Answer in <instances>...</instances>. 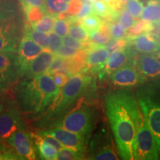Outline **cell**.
<instances>
[{
  "instance_id": "6da1fadb",
  "label": "cell",
  "mask_w": 160,
  "mask_h": 160,
  "mask_svg": "<svg viewBox=\"0 0 160 160\" xmlns=\"http://www.w3.org/2000/svg\"><path fill=\"white\" fill-rule=\"evenodd\" d=\"M106 117L120 157L137 160V137L142 111L137 97L128 89L108 91L104 99Z\"/></svg>"
},
{
  "instance_id": "7a4b0ae2",
  "label": "cell",
  "mask_w": 160,
  "mask_h": 160,
  "mask_svg": "<svg viewBox=\"0 0 160 160\" xmlns=\"http://www.w3.org/2000/svg\"><path fill=\"white\" fill-rule=\"evenodd\" d=\"M53 77L48 73L24 79L16 91V102L24 113L43 114L54 102L60 93Z\"/></svg>"
},
{
  "instance_id": "3957f363",
  "label": "cell",
  "mask_w": 160,
  "mask_h": 160,
  "mask_svg": "<svg viewBox=\"0 0 160 160\" xmlns=\"http://www.w3.org/2000/svg\"><path fill=\"white\" fill-rule=\"evenodd\" d=\"M91 82V78L83 73L71 76L67 83L60 90L56 101L41 115L38 121V127L47 128L52 122L62 117L72 110Z\"/></svg>"
},
{
  "instance_id": "277c9868",
  "label": "cell",
  "mask_w": 160,
  "mask_h": 160,
  "mask_svg": "<svg viewBox=\"0 0 160 160\" xmlns=\"http://www.w3.org/2000/svg\"><path fill=\"white\" fill-rule=\"evenodd\" d=\"M136 97L154 136L160 156V79L147 81L139 86Z\"/></svg>"
},
{
  "instance_id": "5b68a950",
  "label": "cell",
  "mask_w": 160,
  "mask_h": 160,
  "mask_svg": "<svg viewBox=\"0 0 160 160\" xmlns=\"http://www.w3.org/2000/svg\"><path fill=\"white\" fill-rule=\"evenodd\" d=\"M96 122L95 111L85 103L79 104L65 115L52 122L46 128L59 127L91 139Z\"/></svg>"
},
{
  "instance_id": "8992f818",
  "label": "cell",
  "mask_w": 160,
  "mask_h": 160,
  "mask_svg": "<svg viewBox=\"0 0 160 160\" xmlns=\"http://www.w3.org/2000/svg\"><path fill=\"white\" fill-rule=\"evenodd\" d=\"M87 150L90 160H122L105 123L101 124L92 134Z\"/></svg>"
},
{
  "instance_id": "52a82bcc",
  "label": "cell",
  "mask_w": 160,
  "mask_h": 160,
  "mask_svg": "<svg viewBox=\"0 0 160 160\" xmlns=\"http://www.w3.org/2000/svg\"><path fill=\"white\" fill-rule=\"evenodd\" d=\"M21 110L14 103L8 102L0 111V144L6 142L12 134L20 130H27Z\"/></svg>"
},
{
  "instance_id": "ba28073f",
  "label": "cell",
  "mask_w": 160,
  "mask_h": 160,
  "mask_svg": "<svg viewBox=\"0 0 160 160\" xmlns=\"http://www.w3.org/2000/svg\"><path fill=\"white\" fill-rule=\"evenodd\" d=\"M137 160H159V153L154 136L141 113L137 137Z\"/></svg>"
},
{
  "instance_id": "9c48e42d",
  "label": "cell",
  "mask_w": 160,
  "mask_h": 160,
  "mask_svg": "<svg viewBox=\"0 0 160 160\" xmlns=\"http://www.w3.org/2000/svg\"><path fill=\"white\" fill-rule=\"evenodd\" d=\"M110 81L117 88L129 89L142 85L147 79L140 73L135 61H133L113 72L110 76Z\"/></svg>"
},
{
  "instance_id": "30bf717a",
  "label": "cell",
  "mask_w": 160,
  "mask_h": 160,
  "mask_svg": "<svg viewBox=\"0 0 160 160\" xmlns=\"http://www.w3.org/2000/svg\"><path fill=\"white\" fill-rule=\"evenodd\" d=\"M20 67L16 53H0V93L11 88L19 78Z\"/></svg>"
},
{
  "instance_id": "8fae6325",
  "label": "cell",
  "mask_w": 160,
  "mask_h": 160,
  "mask_svg": "<svg viewBox=\"0 0 160 160\" xmlns=\"http://www.w3.org/2000/svg\"><path fill=\"white\" fill-rule=\"evenodd\" d=\"M37 133L39 135L51 136L56 138L64 148L83 152H86L90 141L85 136L59 127H52L41 130Z\"/></svg>"
},
{
  "instance_id": "7c38bea8",
  "label": "cell",
  "mask_w": 160,
  "mask_h": 160,
  "mask_svg": "<svg viewBox=\"0 0 160 160\" xmlns=\"http://www.w3.org/2000/svg\"><path fill=\"white\" fill-rule=\"evenodd\" d=\"M6 143L26 160H39L33 141V133L28 131V129L16 132L7 139Z\"/></svg>"
},
{
  "instance_id": "4fadbf2b",
  "label": "cell",
  "mask_w": 160,
  "mask_h": 160,
  "mask_svg": "<svg viewBox=\"0 0 160 160\" xmlns=\"http://www.w3.org/2000/svg\"><path fill=\"white\" fill-rule=\"evenodd\" d=\"M54 57L55 54L49 49L44 50L20 72L19 78L29 79L47 73Z\"/></svg>"
},
{
  "instance_id": "5bb4252c",
  "label": "cell",
  "mask_w": 160,
  "mask_h": 160,
  "mask_svg": "<svg viewBox=\"0 0 160 160\" xmlns=\"http://www.w3.org/2000/svg\"><path fill=\"white\" fill-rule=\"evenodd\" d=\"M135 62L140 73L147 81L160 79V53H142Z\"/></svg>"
},
{
  "instance_id": "9a60e30c",
  "label": "cell",
  "mask_w": 160,
  "mask_h": 160,
  "mask_svg": "<svg viewBox=\"0 0 160 160\" xmlns=\"http://www.w3.org/2000/svg\"><path fill=\"white\" fill-rule=\"evenodd\" d=\"M134 52L127 46L122 49L111 53L104 68L99 73V79L103 80L107 77H110L117 70L127 65L131 58L134 57Z\"/></svg>"
},
{
  "instance_id": "2e32d148",
  "label": "cell",
  "mask_w": 160,
  "mask_h": 160,
  "mask_svg": "<svg viewBox=\"0 0 160 160\" xmlns=\"http://www.w3.org/2000/svg\"><path fill=\"white\" fill-rule=\"evenodd\" d=\"M43 49V48H42L29 37L25 36L22 38L19 42L17 52L20 67L19 73L32 60L35 59L44 51Z\"/></svg>"
},
{
  "instance_id": "e0dca14e",
  "label": "cell",
  "mask_w": 160,
  "mask_h": 160,
  "mask_svg": "<svg viewBox=\"0 0 160 160\" xmlns=\"http://www.w3.org/2000/svg\"><path fill=\"white\" fill-rule=\"evenodd\" d=\"M109 56L110 52L105 46L99 45L98 47L93 48L87 56L83 72L99 73L105 67Z\"/></svg>"
},
{
  "instance_id": "ac0fdd59",
  "label": "cell",
  "mask_w": 160,
  "mask_h": 160,
  "mask_svg": "<svg viewBox=\"0 0 160 160\" xmlns=\"http://www.w3.org/2000/svg\"><path fill=\"white\" fill-rule=\"evenodd\" d=\"M132 40L134 48L142 53H156L160 50V42L148 33L136 37Z\"/></svg>"
},
{
  "instance_id": "d6986e66",
  "label": "cell",
  "mask_w": 160,
  "mask_h": 160,
  "mask_svg": "<svg viewBox=\"0 0 160 160\" xmlns=\"http://www.w3.org/2000/svg\"><path fill=\"white\" fill-rule=\"evenodd\" d=\"M19 45V38L14 32L0 26V53H17Z\"/></svg>"
},
{
  "instance_id": "ffe728a7",
  "label": "cell",
  "mask_w": 160,
  "mask_h": 160,
  "mask_svg": "<svg viewBox=\"0 0 160 160\" xmlns=\"http://www.w3.org/2000/svg\"><path fill=\"white\" fill-rule=\"evenodd\" d=\"M33 141L38 155L41 160H57L58 151L54 147L44 141L41 136L33 134Z\"/></svg>"
},
{
  "instance_id": "44dd1931",
  "label": "cell",
  "mask_w": 160,
  "mask_h": 160,
  "mask_svg": "<svg viewBox=\"0 0 160 160\" xmlns=\"http://www.w3.org/2000/svg\"><path fill=\"white\" fill-rule=\"evenodd\" d=\"M18 13V7L14 0L0 1V22L15 19Z\"/></svg>"
},
{
  "instance_id": "7402d4cb",
  "label": "cell",
  "mask_w": 160,
  "mask_h": 160,
  "mask_svg": "<svg viewBox=\"0 0 160 160\" xmlns=\"http://www.w3.org/2000/svg\"><path fill=\"white\" fill-rule=\"evenodd\" d=\"M141 19L152 23H157L160 22V4L153 2L148 4L143 8L142 12Z\"/></svg>"
},
{
  "instance_id": "603a6c76",
  "label": "cell",
  "mask_w": 160,
  "mask_h": 160,
  "mask_svg": "<svg viewBox=\"0 0 160 160\" xmlns=\"http://www.w3.org/2000/svg\"><path fill=\"white\" fill-rule=\"evenodd\" d=\"M29 37L36 43L39 45L44 49H48L49 48V37L48 34L43 32L37 31L33 28L28 26L25 28V35Z\"/></svg>"
},
{
  "instance_id": "cb8c5ba5",
  "label": "cell",
  "mask_w": 160,
  "mask_h": 160,
  "mask_svg": "<svg viewBox=\"0 0 160 160\" xmlns=\"http://www.w3.org/2000/svg\"><path fill=\"white\" fill-rule=\"evenodd\" d=\"M45 7L48 14L56 17L59 13L67 12L68 10L69 3L65 0H45Z\"/></svg>"
},
{
  "instance_id": "d4e9b609",
  "label": "cell",
  "mask_w": 160,
  "mask_h": 160,
  "mask_svg": "<svg viewBox=\"0 0 160 160\" xmlns=\"http://www.w3.org/2000/svg\"><path fill=\"white\" fill-rule=\"evenodd\" d=\"M153 23L145 20H139L137 24L133 26L131 28L128 30L127 37L129 39H132L137 36L145 33H149L153 29Z\"/></svg>"
},
{
  "instance_id": "484cf974",
  "label": "cell",
  "mask_w": 160,
  "mask_h": 160,
  "mask_svg": "<svg viewBox=\"0 0 160 160\" xmlns=\"http://www.w3.org/2000/svg\"><path fill=\"white\" fill-rule=\"evenodd\" d=\"M111 36L109 31V28L108 26L102 25L99 31L93 32L90 34V39L92 43L97 45H106L111 41Z\"/></svg>"
},
{
  "instance_id": "4316f807",
  "label": "cell",
  "mask_w": 160,
  "mask_h": 160,
  "mask_svg": "<svg viewBox=\"0 0 160 160\" xmlns=\"http://www.w3.org/2000/svg\"><path fill=\"white\" fill-rule=\"evenodd\" d=\"M56 22L55 16L51 14H45L37 22L31 24V26L37 31L43 33H50L53 29Z\"/></svg>"
},
{
  "instance_id": "83f0119b",
  "label": "cell",
  "mask_w": 160,
  "mask_h": 160,
  "mask_svg": "<svg viewBox=\"0 0 160 160\" xmlns=\"http://www.w3.org/2000/svg\"><path fill=\"white\" fill-rule=\"evenodd\" d=\"M91 5L93 12L97 16L103 18L112 17L117 19V13H115L114 11L111 8V7L105 2L102 1V0H97V1L92 2Z\"/></svg>"
},
{
  "instance_id": "f1b7e54d",
  "label": "cell",
  "mask_w": 160,
  "mask_h": 160,
  "mask_svg": "<svg viewBox=\"0 0 160 160\" xmlns=\"http://www.w3.org/2000/svg\"><path fill=\"white\" fill-rule=\"evenodd\" d=\"M28 22L33 24L39 22L47 13L46 10L37 6H22Z\"/></svg>"
},
{
  "instance_id": "f546056e",
  "label": "cell",
  "mask_w": 160,
  "mask_h": 160,
  "mask_svg": "<svg viewBox=\"0 0 160 160\" xmlns=\"http://www.w3.org/2000/svg\"><path fill=\"white\" fill-rule=\"evenodd\" d=\"M82 25L88 32L90 35L93 32L99 31L102 25V22L101 19L97 14L91 13V15L82 19Z\"/></svg>"
},
{
  "instance_id": "4dcf8cb0",
  "label": "cell",
  "mask_w": 160,
  "mask_h": 160,
  "mask_svg": "<svg viewBox=\"0 0 160 160\" xmlns=\"http://www.w3.org/2000/svg\"><path fill=\"white\" fill-rule=\"evenodd\" d=\"M86 152L63 148L58 151L57 160H83Z\"/></svg>"
},
{
  "instance_id": "1f68e13d",
  "label": "cell",
  "mask_w": 160,
  "mask_h": 160,
  "mask_svg": "<svg viewBox=\"0 0 160 160\" xmlns=\"http://www.w3.org/2000/svg\"><path fill=\"white\" fill-rule=\"evenodd\" d=\"M57 72H63L68 75V59L55 56L47 73L52 75L55 74Z\"/></svg>"
},
{
  "instance_id": "d6a6232c",
  "label": "cell",
  "mask_w": 160,
  "mask_h": 160,
  "mask_svg": "<svg viewBox=\"0 0 160 160\" xmlns=\"http://www.w3.org/2000/svg\"><path fill=\"white\" fill-rule=\"evenodd\" d=\"M69 36L73 39L78 40V41L85 42L88 41L90 39V35L85 28L82 25H76V24H72L70 26L69 28Z\"/></svg>"
},
{
  "instance_id": "836d02e7",
  "label": "cell",
  "mask_w": 160,
  "mask_h": 160,
  "mask_svg": "<svg viewBox=\"0 0 160 160\" xmlns=\"http://www.w3.org/2000/svg\"><path fill=\"white\" fill-rule=\"evenodd\" d=\"M0 160H26L22 156L5 144H0Z\"/></svg>"
},
{
  "instance_id": "e575fe53",
  "label": "cell",
  "mask_w": 160,
  "mask_h": 160,
  "mask_svg": "<svg viewBox=\"0 0 160 160\" xmlns=\"http://www.w3.org/2000/svg\"><path fill=\"white\" fill-rule=\"evenodd\" d=\"M119 22L126 31L131 28L133 25H136L139 20L136 19L134 17H133L131 13H129L127 9L123 8L119 12V15L117 17Z\"/></svg>"
},
{
  "instance_id": "d590c367",
  "label": "cell",
  "mask_w": 160,
  "mask_h": 160,
  "mask_svg": "<svg viewBox=\"0 0 160 160\" xmlns=\"http://www.w3.org/2000/svg\"><path fill=\"white\" fill-rule=\"evenodd\" d=\"M108 28L111 37L113 39H124L125 37H127V31L120 25L119 22H115L111 23Z\"/></svg>"
},
{
  "instance_id": "8d00e7d4",
  "label": "cell",
  "mask_w": 160,
  "mask_h": 160,
  "mask_svg": "<svg viewBox=\"0 0 160 160\" xmlns=\"http://www.w3.org/2000/svg\"><path fill=\"white\" fill-rule=\"evenodd\" d=\"M125 7L129 13L135 18L141 17L144 8V5L138 0H128L126 3Z\"/></svg>"
},
{
  "instance_id": "74e56055",
  "label": "cell",
  "mask_w": 160,
  "mask_h": 160,
  "mask_svg": "<svg viewBox=\"0 0 160 160\" xmlns=\"http://www.w3.org/2000/svg\"><path fill=\"white\" fill-rule=\"evenodd\" d=\"M69 28L70 26L68 21L62 19H58L56 20L53 31L59 37L64 38L68 36V33H69Z\"/></svg>"
},
{
  "instance_id": "f35d334b",
  "label": "cell",
  "mask_w": 160,
  "mask_h": 160,
  "mask_svg": "<svg viewBox=\"0 0 160 160\" xmlns=\"http://www.w3.org/2000/svg\"><path fill=\"white\" fill-rule=\"evenodd\" d=\"M49 37V48L48 49L53 53L57 51V50L62 45L63 39L61 37L57 35L55 32H50L48 33Z\"/></svg>"
},
{
  "instance_id": "ab89813d",
  "label": "cell",
  "mask_w": 160,
  "mask_h": 160,
  "mask_svg": "<svg viewBox=\"0 0 160 160\" xmlns=\"http://www.w3.org/2000/svg\"><path fill=\"white\" fill-rule=\"evenodd\" d=\"M128 45L127 39H113L112 41H110L107 45L105 46L107 49L108 50L110 53L119 51L120 49H122Z\"/></svg>"
},
{
  "instance_id": "60d3db41",
  "label": "cell",
  "mask_w": 160,
  "mask_h": 160,
  "mask_svg": "<svg viewBox=\"0 0 160 160\" xmlns=\"http://www.w3.org/2000/svg\"><path fill=\"white\" fill-rule=\"evenodd\" d=\"M78 51H77V50H74L71 48H69L68 46L63 45L57 50V51L54 54L55 56L64 58V59H70V58L74 57L78 53Z\"/></svg>"
},
{
  "instance_id": "b9f144b4",
  "label": "cell",
  "mask_w": 160,
  "mask_h": 160,
  "mask_svg": "<svg viewBox=\"0 0 160 160\" xmlns=\"http://www.w3.org/2000/svg\"><path fill=\"white\" fill-rule=\"evenodd\" d=\"M63 45L71 48L77 50V51H81L85 48V43L82 42L78 41V40L73 39L70 36H66L63 38Z\"/></svg>"
},
{
  "instance_id": "7bdbcfd3",
  "label": "cell",
  "mask_w": 160,
  "mask_h": 160,
  "mask_svg": "<svg viewBox=\"0 0 160 160\" xmlns=\"http://www.w3.org/2000/svg\"><path fill=\"white\" fill-rule=\"evenodd\" d=\"M82 5V0H72L69 2V7L67 13L72 17H77Z\"/></svg>"
},
{
  "instance_id": "ee69618b",
  "label": "cell",
  "mask_w": 160,
  "mask_h": 160,
  "mask_svg": "<svg viewBox=\"0 0 160 160\" xmlns=\"http://www.w3.org/2000/svg\"><path fill=\"white\" fill-rule=\"evenodd\" d=\"M93 12V9H92V5L89 2H83V5L82 6V8L80 10L79 13H78L76 18H74L75 20L77 19H82L85 18L88 16L91 15Z\"/></svg>"
},
{
  "instance_id": "f6af8a7d",
  "label": "cell",
  "mask_w": 160,
  "mask_h": 160,
  "mask_svg": "<svg viewBox=\"0 0 160 160\" xmlns=\"http://www.w3.org/2000/svg\"><path fill=\"white\" fill-rule=\"evenodd\" d=\"M68 79V76L65 74L63 72H57L55 74H53V79H54L56 85H57V87L59 88L60 89L67 83Z\"/></svg>"
},
{
  "instance_id": "bcb514c9",
  "label": "cell",
  "mask_w": 160,
  "mask_h": 160,
  "mask_svg": "<svg viewBox=\"0 0 160 160\" xmlns=\"http://www.w3.org/2000/svg\"><path fill=\"white\" fill-rule=\"evenodd\" d=\"M38 134H39V133H38ZM40 136H41V137L42 138V139L44 140V141L46 142L47 143L50 144V145L53 146V147H54L58 151H60V150L64 148L62 145V144L60 143L59 142L53 137H51V136H48V135H40Z\"/></svg>"
},
{
  "instance_id": "7dc6e473",
  "label": "cell",
  "mask_w": 160,
  "mask_h": 160,
  "mask_svg": "<svg viewBox=\"0 0 160 160\" xmlns=\"http://www.w3.org/2000/svg\"><path fill=\"white\" fill-rule=\"evenodd\" d=\"M19 1L22 6H37L46 10L45 0H19Z\"/></svg>"
},
{
  "instance_id": "c3c4849f",
  "label": "cell",
  "mask_w": 160,
  "mask_h": 160,
  "mask_svg": "<svg viewBox=\"0 0 160 160\" xmlns=\"http://www.w3.org/2000/svg\"><path fill=\"white\" fill-rule=\"evenodd\" d=\"M139 2H141L143 5H147L148 4L153 3V2H159V0H138Z\"/></svg>"
},
{
  "instance_id": "681fc988",
  "label": "cell",
  "mask_w": 160,
  "mask_h": 160,
  "mask_svg": "<svg viewBox=\"0 0 160 160\" xmlns=\"http://www.w3.org/2000/svg\"><path fill=\"white\" fill-rule=\"evenodd\" d=\"M102 1H103V2H105V3H107L108 5V4H110L111 2H113V0H102Z\"/></svg>"
},
{
  "instance_id": "f907efd6",
  "label": "cell",
  "mask_w": 160,
  "mask_h": 160,
  "mask_svg": "<svg viewBox=\"0 0 160 160\" xmlns=\"http://www.w3.org/2000/svg\"><path fill=\"white\" fill-rule=\"evenodd\" d=\"M83 1V0H82ZM84 1H85V2H95V1H97V0H84Z\"/></svg>"
},
{
  "instance_id": "816d5d0a",
  "label": "cell",
  "mask_w": 160,
  "mask_h": 160,
  "mask_svg": "<svg viewBox=\"0 0 160 160\" xmlns=\"http://www.w3.org/2000/svg\"><path fill=\"white\" fill-rule=\"evenodd\" d=\"M120 2H121L122 3H123V4H125V3H127V2L128 1V0H119Z\"/></svg>"
},
{
  "instance_id": "f5cc1de1",
  "label": "cell",
  "mask_w": 160,
  "mask_h": 160,
  "mask_svg": "<svg viewBox=\"0 0 160 160\" xmlns=\"http://www.w3.org/2000/svg\"><path fill=\"white\" fill-rule=\"evenodd\" d=\"M2 107H3V104L2 103L1 101H0V111H1V110L2 109Z\"/></svg>"
},
{
  "instance_id": "db71d44e",
  "label": "cell",
  "mask_w": 160,
  "mask_h": 160,
  "mask_svg": "<svg viewBox=\"0 0 160 160\" xmlns=\"http://www.w3.org/2000/svg\"><path fill=\"white\" fill-rule=\"evenodd\" d=\"M65 1H66V2H71V1H72V0H65Z\"/></svg>"
},
{
  "instance_id": "11a10c76",
  "label": "cell",
  "mask_w": 160,
  "mask_h": 160,
  "mask_svg": "<svg viewBox=\"0 0 160 160\" xmlns=\"http://www.w3.org/2000/svg\"><path fill=\"white\" fill-rule=\"evenodd\" d=\"M83 160H90V159H83Z\"/></svg>"
}]
</instances>
